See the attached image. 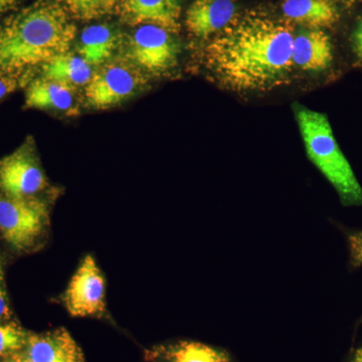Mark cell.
I'll return each mask as SVG.
<instances>
[{"label":"cell","instance_id":"cell-1","mask_svg":"<svg viewBox=\"0 0 362 362\" xmlns=\"http://www.w3.org/2000/svg\"><path fill=\"white\" fill-rule=\"evenodd\" d=\"M294 37L287 21L247 14L211 40L204 52L207 68L233 92L274 89L284 84L294 69Z\"/></svg>","mask_w":362,"mask_h":362},{"label":"cell","instance_id":"cell-2","mask_svg":"<svg viewBox=\"0 0 362 362\" xmlns=\"http://www.w3.org/2000/svg\"><path fill=\"white\" fill-rule=\"evenodd\" d=\"M77 33L65 9L37 2L0 23V74L35 71L70 52Z\"/></svg>","mask_w":362,"mask_h":362},{"label":"cell","instance_id":"cell-3","mask_svg":"<svg viewBox=\"0 0 362 362\" xmlns=\"http://www.w3.org/2000/svg\"><path fill=\"white\" fill-rule=\"evenodd\" d=\"M295 117L307 156L339 194L345 206L362 204V187L333 134L327 117L295 104Z\"/></svg>","mask_w":362,"mask_h":362},{"label":"cell","instance_id":"cell-4","mask_svg":"<svg viewBox=\"0 0 362 362\" xmlns=\"http://www.w3.org/2000/svg\"><path fill=\"white\" fill-rule=\"evenodd\" d=\"M49 226V206L40 197H18L0 192V235L16 252L37 249Z\"/></svg>","mask_w":362,"mask_h":362},{"label":"cell","instance_id":"cell-5","mask_svg":"<svg viewBox=\"0 0 362 362\" xmlns=\"http://www.w3.org/2000/svg\"><path fill=\"white\" fill-rule=\"evenodd\" d=\"M147 78L129 59H114L100 66L85 87L87 106L95 110H107L139 94Z\"/></svg>","mask_w":362,"mask_h":362},{"label":"cell","instance_id":"cell-6","mask_svg":"<svg viewBox=\"0 0 362 362\" xmlns=\"http://www.w3.org/2000/svg\"><path fill=\"white\" fill-rule=\"evenodd\" d=\"M49 187L33 137L0 159V192L18 197H40Z\"/></svg>","mask_w":362,"mask_h":362},{"label":"cell","instance_id":"cell-7","mask_svg":"<svg viewBox=\"0 0 362 362\" xmlns=\"http://www.w3.org/2000/svg\"><path fill=\"white\" fill-rule=\"evenodd\" d=\"M180 47L173 33L154 25H143L131 35L127 47L130 62L142 71L161 75L178 63Z\"/></svg>","mask_w":362,"mask_h":362},{"label":"cell","instance_id":"cell-8","mask_svg":"<svg viewBox=\"0 0 362 362\" xmlns=\"http://www.w3.org/2000/svg\"><path fill=\"white\" fill-rule=\"evenodd\" d=\"M73 317H102L106 313V284L92 256H86L71 277L63 297Z\"/></svg>","mask_w":362,"mask_h":362},{"label":"cell","instance_id":"cell-9","mask_svg":"<svg viewBox=\"0 0 362 362\" xmlns=\"http://www.w3.org/2000/svg\"><path fill=\"white\" fill-rule=\"evenodd\" d=\"M23 352L30 362H85L80 345L64 327L28 332Z\"/></svg>","mask_w":362,"mask_h":362},{"label":"cell","instance_id":"cell-10","mask_svg":"<svg viewBox=\"0 0 362 362\" xmlns=\"http://www.w3.org/2000/svg\"><path fill=\"white\" fill-rule=\"evenodd\" d=\"M235 13L233 0H194L185 14V25L194 37L206 40L228 28Z\"/></svg>","mask_w":362,"mask_h":362},{"label":"cell","instance_id":"cell-11","mask_svg":"<svg viewBox=\"0 0 362 362\" xmlns=\"http://www.w3.org/2000/svg\"><path fill=\"white\" fill-rule=\"evenodd\" d=\"M119 11L131 25H154L168 32L180 30V0H122Z\"/></svg>","mask_w":362,"mask_h":362},{"label":"cell","instance_id":"cell-12","mask_svg":"<svg viewBox=\"0 0 362 362\" xmlns=\"http://www.w3.org/2000/svg\"><path fill=\"white\" fill-rule=\"evenodd\" d=\"M76 96V88L44 77L33 78L25 87V106L74 115L78 113Z\"/></svg>","mask_w":362,"mask_h":362},{"label":"cell","instance_id":"cell-13","mask_svg":"<svg viewBox=\"0 0 362 362\" xmlns=\"http://www.w3.org/2000/svg\"><path fill=\"white\" fill-rule=\"evenodd\" d=\"M333 61L330 37L322 30L298 33L293 40V65L300 70L320 71L329 68Z\"/></svg>","mask_w":362,"mask_h":362},{"label":"cell","instance_id":"cell-14","mask_svg":"<svg viewBox=\"0 0 362 362\" xmlns=\"http://www.w3.org/2000/svg\"><path fill=\"white\" fill-rule=\"evenodd\" d=\"M282 13L288 23L311 30L331 28L339 21V11L332 0H285Z\"/></svg>","mask_w":362,"mask_h":362},{"label":"cell","instance_id":"cell-15","mask_svg":"<svg viewBox=\"0 0 362 362\" xmlns=\"http://www.w3.org/2000/svg\"><path fill=\"white\" fill-rule=\"evenodd\" d=\"M148 362H233L223 350L201 342L178 341L146 350Z\"/></svg>","mask_w":362,"mask_h":362},{"label":"cell","instance_id":"cell-16","mask_svg":"<svg viewBox=\"0 0 362 362\" xmlns=\"http://www.w3.org/2000/svg\"><path fill=\"white\" fill-rule=\"evenodd\" d=\"M120 35L113 26H88L83 30L78 42V56L90 66H102L111 61L120 45Z\"/></svg>","mask_w":362,"mask_h":362},{"label":"cell","instance_id":"cell-17","mask_svg":"<svg viewBox=\"0 0 362 362\" xmlns=\"http://www.w3.org/2000/svg\"><path fill=\"white\" fill-rule=\"evenodd\" d=\"M42 77L71 87H86L92 78V66L77 54L68 52L59 54L40 66Z\"/></svg>","mask_w":362,"mask_h":362},{"label":"cell","instance_id":"cell-18","mask_svg":"<svg viewBox=\"0 0 362 362\" xmlns=\"http://www.w3.org/2000/svg\"><path fill=\"white\" fill-rule=\"evenodd\" d=\"M66 13L81 21H94L120 8L122 0H61Z\"/></svg>","mask_w":362,"mask_h":362},{"label":"cell","instance_id":"cell-19","mask_svg":"<svg viewBox=\"0 0 362 362\" xmlns=\"http://www.w3.org/2000/svg\"><path fill=\"white\" fill-rule=\"evenodd\" d=\"M28 332L13 321L0 323V361L25 349Z\"/></svg>","mask_w":362,"mask_h":362},{"label":"cell","instance_id":"cell-20","mask_svg":"<svg viewBox=\"0 0 362 362\" xmlns=\"http://www.w3.org/2000/svg\"><path fill=\"white\" fill-rule=\"evenodd\" d=\"M33 71L16 74H0V101L21 88L26 87L33 80Z\"/></svg>","mask_w":362,"mask_h":362},{"label":"cell","instance_id":"cell-21","mask_svg":"<svg viewBox=\"0 0 362 362\" xmlns=\"http://www.w3.org/2000/svg\"><path fill=\"white\" fill-rule=\"evenodd\" d=\"M13 317L8 295H7L4 265L0 261V323L11 321Z\"/></svg>","mask_w":362,"mask_h":362},{"label":"cell","instance_id":"cell-22","mask_svg":"<svg viewBox=\"0 0 362 362\" xmlns=\"http://www.w3.org/2000/svg\"><path fill=\"white\" fill-rule=\"evenodd\" d=\"M349 244L352 263L356 266H362V232L350 235Z\"/></svg>","mask_w":362,"mask_h":362},{"label":"cell","instance_id":"cell-23","mask_svg":"<svg viewBox=\"0 0 362 362\" xmlns=\"http://www.w3.org/2000/svg\"><path fill=\"white\" fill-rule=\"evenodd\" d=\"M352 51L361 65H362V16L357 21L351 37Z\"/></svg>","mask_w":362,"mask_h":362},{"label":"cell","instance_id":"cell-24","mask_svg":"<svg viewBox=\"0 0 362 362\" xmlns=\"http://www.w3.org/2000/svg\"><path fill=\"white\" fill-rule=\"evenodd\" d=\"M23 0H0V16L8 13Z\"/></svg>","mask_w":362,"mask_h":362},{"label":"cell","instance_id":"cell-25","mask_svg":"<svg viewBox=\"0 0 362 362\" xmlns=\"http://www.w3.org/2000/svg\"><path fill=\"white\" fill-rule=\"evenodd\" d=\"M0 362H30V359L26 357L25 352H18V354H14L13 356L6 357V358L2 359Z\"/></svg>","mask_w":362,"mask_h":362},{"label":"cell","instance_id":"cell-26","mask_svg":"<svg viewBox=\"0 0 362 362\" xmlns=\"http://www.w3.org/2000/svg\"><path fill=\"white\" fill-rule=\"evenodd\" d=\"M351 362H362V347L361 349L357 350L356 356Z\"/></svg>","mask_w":362,"mask_h":362},{"label":"cell","instance_id":"cell-27","mask_svg":"<svg viewBox=\"0 0 362 362\" xmlns=\"http://www.w3.org/2000/svg\"><path fill=\"white\" fill-rule=\"evenodd\" d=\"M341 1H345V2H356V1H362V0H341Z\"/></svg>","mask_w":362,"mask_h":362}]
</instances>
